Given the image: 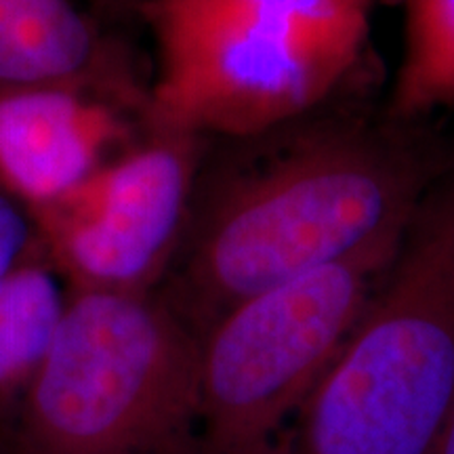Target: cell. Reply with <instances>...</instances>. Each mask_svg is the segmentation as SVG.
Returning a JSON list of instances; mask_svg holds the SVG:
<instances>
[{
  "instance_id": "1",
  "label": "cell",
  "mask_w": 454,
  "mask_h": 454,
  "mask_svg": "<svg viewBox=\"0 0 454 454\" xmlns=\"http://www.w3.org/2000/svg\"><path fill=\"white\" fill-rule=\"evenodd\" d=\"M297 121L198 173L164 301L207 333L242 301L402 231L446 167L417 122Z\"/></svg>"
},
{
  "instance_id": "2",
  "label": "cell",
  "mask_w": 454,
  "mask_h": 454,
  "mask_svg": "<svg viewBox=\"0 0 454 454\" xmlns=\"http://www.w3.org/2000/svg\"><path fill=\"white\" fill-rule=\"evenodd\" d=\"M454 412V164L276 454H435Z\"/></svg>"
},
{
  "instance_id": "3",
  "label": "cell",
  "mask_w": 454,
  "mask_h": 454,
  "mask_svg": "<svg viewBox=\"0 0 454 454\" xmlns=\"http://www.w3.org/2000/svg\"><path fill=\"white\" fill-rule=\"evenodd\" d=\"M17 454H198L200 334L160 293H70Z\"/></svg>"
},
{
  "instance_id": "4",
  "label": "cell",
  "mask_w": 454,
  "mask_h": 454,
  "mask_svg": "<svg viewBox=\"0 0 454 454\" xmlns=\"http://www.w3.org/2000/svg\"><path fill=\"white\" fill-rule=\"evenodd\" d=\"M402 234L242 301L202 334L198 454H276L383 282Z\"/></svg>"
},
{
  "instance_id": "5",
  "label": "cell",
  "mask_w": 454,
  "mask_h": 454,
  "mask_svg": "<svg viewBox=\"0 0 454 454\" xmlns=\"http://www.w3.org/2000/svg\"><path fill=\"white\" fill-rule=\"evenodd\" d=\"M158 72L144 127L247 139L308 116L357 51L311 36L259 0H150Z\"/></svg>"
},
{
  "instance_id": "6",
  "label": "cell",
  "mask_w": 454,
  "mask_h": 454,
  "mask_svg": "<svg viewBox=\"0 0 454 454\" xmlns=\"http://www.w3.org/2000/svg\"><path fill=\"white\" fill-rule=\"evenodd\" d=\"M202 137L144 127L141 139L59 200L30 211L70 293H156L190 217Z\"/></svg>"
},
{
  "instance_id": "7",
  "label": "cell",
  "mask_w": 454,
  "mask_h": 454,
  "mask_svg": "<svg viewBox=\"0 0 454 454\" xmlns=\"http://www.w3.org/2000/svg\"><path fill=\"white\" fill-rule=\"evenodd\" d=\"M124 112L144 116L87 90L0 93V187L30 211L70 194L141 139Z\"/></svg>"
},
{
  "instance_id": "8",
  "label": "cell",
  "mask_w": 454,
  "mask_h": 454,
  "mask_svg": "<svg viewBox=\"0 0 454 454\" xmlns=\"http://www.w3.org/2000/svg\"><path fill=\"white\" fill-rule=\"evenodd\" d=\"M74 89L144 114L147 93L74 0H0V93Z\"/></svg>"
},
{
  "instance_id": "9",
  "label": "cell",
  "mask_w": 454,
  "mask_h": 454,
  "mask_svg": "<svg viewBox=\"0 0 454 454\" xmlns=\"http://www.w3.org/2000/svg\"><path fill=\"white\" fill-rule=\"evenodd\" d=\"M66 303L47 261L27 257L0 278V412H17L49 354Z\"/></svg>"
},
{
  "instance_id": "10",
  "label": "cell",
  "mask_w": 454,
  "mask_h": 454,
  "mask_svg": "<svg viewBox=\"0 0 454 454\" xmlns=\"http://www.w3.org/2000/svg\"><path fill=\"white\" fill-rule=\"evenodd\" d=\"M404 53L395 72L387 114L419 122L454 106V0H402Z\"/></svg>"
},
{
  "instance_id": "11",
  "label": "cell",
  "mask_w": 454,
  "mask_h": 454,
  "mask_svg": "<svg viewBox=\"0 0 454 454\" xmlns=\"http://www.w3.org/2000/svg\"><path fill=\"white\" fill-rule=\"evenodd\" d=\"M17 202L0 187V278L32 257L30 248L38 244L32 217H26Z\"/></svg>"
},
{
  "instance_id": "12",
  "label": "cell",
  "mask_w": 454,
  "mask_h": 454,
  "mask_svg": "<svg viewBox=\"0 0 454 454\" xmlns=\"http://www.w3.org/2000/svg\"><path fill=\"white\" fill-rule=\"evenodd\" d=\"M150 0H89L90 4V17L95 21H110V24H116V21H127L130 17H139L141 9Z\"/></svg>"
},
{
  "instance_id": "13",
  "label": "cell",
  "mask_w": 454,
  "mask_h": 454,
  "mask_svg": "<svg viewBox=\"0 0 454 454\" xmlns=\"http://www.w3.org/2000/svg\"><path fill=\"white\" fill-rule=\"evenodd\" d=\"M435 454H454V412H452L450 423H448L446 434H444V438H442Z\"/></svg>"
}]
</instances>
